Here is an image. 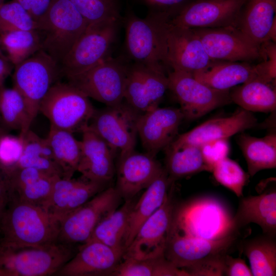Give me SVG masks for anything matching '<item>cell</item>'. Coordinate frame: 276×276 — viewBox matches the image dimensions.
<instances>
[{
    "instance_id": "cell-1",
    "label": "cell",
    "mask_w": 276,
    "mask_h": 276,
    "mask_svg": "<svg viewBox=\"0 0 276 276\" xmlns=\"http://www.w3.org/2000/svg\"><path fill=\"white\" fill-rule=\"evenodd\" d=\"M233 217L228 205L220 198L198 196L176 204L168 234L207 240L238 235Z\"/></svg>"
},
{
    "instance_id": "cell-2",
    "label": "cell",
    "mask_w": 276,
    "mask_h": 276,
    "mask_svg": "<svg viewBox=\"0 0 276 276\" xmlns=\"http://www.w3.org/2000/svg\"><path fill=\"white\" fill-rule=\"evenodd\" d=\"M60 221L44 208L11 200L0 221V242L36 246L57 242Z\"/></svg>"
},
{
    "instance_id": "cell-3",
    "label": "cell",
    "mask_w": 276,
    "mask_h": 276,
    "mask_svg": "<svg viewBox=\"0 0 276 276\" xmlns=\"http://www.w3.org/2000/svg\"><path fill=\"white\" fill-rule=\"evenodd\" d=\"M166 17L148 14L138 17L130 9L122 18L125 38L124 55L129 61L150 68L166 72L169 67L166 58L165 24Z\"/></svg>"
},
{
    "instance_id": "cell-4",
    "label": "cell",
    "mask_w": 276,
    "mask_h": 276,
    "mask_svg": "<svg viewBox=\"0 0 276 276\" xmlns=\"http://www.w3.org/2000/svg\"><path fill=\"white\" fill-rule=\"evenodd\" d=\"M37 25L41 50L60 65L88 26L70 0H52Z\"/></svg>"
},
{
    "instance_id": "cell-5",
    "label": "cell",
    "mask_w": 276,
    "mask_h": 276,
    "mask_svg": "<svg viewBox=\"0 0 276 276\" xmlns=\"http://www.w3.org/2000/svg\"><path fill=\"white\" fill-rule=\"evenodd\" d=\"M63 243L12 246L0 242V269L8 276H47L56 274L73 257Z\"/></svg>"
},
{
    "instance_id": "cell-6",
    "label": "cell",
    "mask_w": 276,
    "mask_h": 276,
    "mask_svg": "<svg viewBox=\"0 0 276 276\" xmlns=\"http://www.w3.org/2000/svg\"><path fill=\"white\" fill-rule=\"evenodd\" d=\"M62 76L60 64L42 50L14 66L13 88L22 97L29 129L45 96Z\"/></svg>"
},
{
    "instance_id": "cell-7",
    "label": "cell",
    "mask_w": 276,
    "mask_h": 276,
    "mask_svg": "<svg viewBox=\"0 0 276 276\" xmlns=\"http://www.w3.org/2000/svg\"><path fill=\"white\" fill-rule=\"evenodd\" d=\"M122 19L89 25L60 64L65 77L82 73L112 57Z\"/></svg>"
},
{
    "instance_id": "cell-8",
    "label": "cell",
    "mask_w": 276,
    "mask_h": 276,
    "mask_svg": "<svg viewBox=\"0 0 276 276\" xmlns=\"http://www.w3.org/2000/svg\"><path fill=\"white\" fill-rule=\"evenodd\" d=\"M95 109L89 98L67 83L59 81L50 88L39 108L50 126L72 133L88 125Z\"/></svg>"
},
{
    "instance_id": "cell-9",
    "label": "cell",
    "mask_w": 276,
    "mask_h": 276,
    "mask_svg": "<svg viewBox=\"0 0 276 276\" xmlns=\"http://www.w3.org/2000/svg\"><path fill=\"white\" fill-rule=\"evenodd\" d=\"M129 62L124 55L110 57L82 73L66 78L69 84L88 98L112 106L124 100Z\"/></svg>"
},
{
    "instance_id": "cell-10",
    "label": "cell",
    "mask_w": 276,
    "mask_h": 276,
    "mask_svg": "<svg viewBox=\"0 0 276 276\" xmlns=\"http://www.w3.org/2000/svg\"><path fill=\"white\" fill-rule=\"evenodd\" d=\"M141 114L123 100L114 105L95 109L88 126L118 153L120 158L134 151Z\"/></svg>"
},
{
    "instance_id": "cell-11",
    "label": "cell",
    "mask_w": 276,
    "mask_h": 276,
    "mask_svg": "<svg viewBox=\"0 0 276 276\" xmlns=\"http://www.w3.org/2000/svg\"><path fill=\"white\" fill-rule=\"evenodd\" d=\"M168 89L174 95L184 119L194 120L232 102L229 90L211 88L196 80L193 75L179 71L168 73Z\"/></svg>"
},
{
    "instance_id": "cell-12",
    "label": "cell",
    "mask_w": 276,
    "mask_h": 276,
    "mask_svg": "<svg viewBox=\"0 0 276 276\" xmlns=\"http://www.w3.org/2000/svg\"><path fill=\"white\" fill-rule=\"evenodd\" d=\"M121 199L115 188L103 189L61 219L58 241L85 243L101 219L118 207Z\"/></svg>"
},
{
    "instance_id": "cell-13",
    "label": "cell",
    "mask_w": 276,
    "mask_h": 276,
    "mask_svg": "<svg viewBox=\"0 0 276 276\" xmlns=\"http://www.w3.org/2000/svg\"><path fill=\"white\" fill-rule=\"evenodd\" d=\"M192 29L213 61L247 62L264 57L262 45L254 43L237 27Z\"/></svg>"
},
{
    "instance_id": "cell-14",
    "label": "cell",
    "mask_w": 276,
    "mask_h": 276,
    "mask_svg": "<svg viewBox=\"0 0 276 276\" xmlns=\"http://www.w3.org/2000/svg\"><path fill=\"white\" fill-rule=\"evenodd\" d=\"M248 0H198L188 3L168 21L189 29L237 27Z\"/></svg>"
},
{
    "instance_id": "cell-15",
    "label": "cell",
    "mask_w": 276,
    "mask_h": 276,
    "mask_svg": "<svg viewBox=\"0 0 276 276\" xmlns=\"http://www.w3.org/2000/svg\"><path fill=\"white\" fill-rule=\"evenodd\" d=\"M172 185L162 205L140 227L122 259H145L164 255L176 205Z\"/></svg>"
},
{
    "instance_id": "cell-16",
    "label": "cell",
    "mask_w": 276,
    "mask_h": 276,
    "mask_svg": "<svg viewBox=\"0 0 276 276\" xmlns=\"http://www.w3.org/2000/svg\"><path fill=\"white\" fill-rule=\"evenodd\" d=\"M165 33L167 62L172 70L193 75L208 70L216 62L208 55L192 29L173 25L168 20Z\"/></svg>"
},
{
    "instance_id": "cell-17",
    "label": "cell",
    "mask_w": 276,
    "mask_h": 276,
    "mask_svg": "<svg viewBox=\"0 0 276 276\" xmlns=\"http://www.w3.org/2000/svg\"><path fill=\"white\" fill-rule=\"evenodd\" d=\"M168 89V74L129 62L124 100L143 113L158 106Z\"/></svg>"
},
{
    "instance_id": "cell-18",
    "label": "cell",
    "mask_w": 276,
    "mask_h": 276,
    "mask_svg": "<svg viewBox=\"0 0 276 276\" xmlns=\"http://www.w3.org/2000/svg\"><path fill=\"white\" fill-rule=\"evenodd\" d=\"M184 119L180 108L158 106L142 113L137 129L146 152L155 156L166 148L176 138L179 125Z\"/></svg>"
},
{
    "instance_id": "cell-19",
    "label": "cell",
    "mask_w": 276,
    "mask_h": 276,
    "mask_svg": "<svg viewBox=\"0 0 276 276\" xmlns=\"http://www.w3.org/2000/svg\"><path fill=\"white\" fill-rule=\"evenodd\" d=\"M238 235L218 240L168 234L164 255L176 267L183 269L194 263L227 254L237 241Z\"/></svg>"
},
{
    "instance_id": "cell-20",
    "label": "cell",
    "mask_w": 276,
    "mask_h": 276,
    "mask_svg": "<svg viewBox=\"0 0 276 276\" xmlns=\"http://www.w3.org/2000/svg\"><path fill=\"white\" fill-rule=\"evenodd\" d=\"M257 123L258 120L252 112L241 108L229 117L209 120L179 135L167 147L175 149L186 145L200 147L209 142L228 139L235 134L252 128L257 126Z\"/></svg>"
},
{
    "instance_id": "cell-21",
    "label": "cell",
    "mask_w": 276,
    "mask_h": 276,
    "mask_svg": "<svg viewBox=\"0 0 276 276\" xmlns=\"http://www.w3.org/2000/svg\"><path fill=\"white\" fill-rule=\"evenodd\" d=\"M123 254L100 242L89 240L56 273L61 276L111 275Z\"/></svg>"
},
{
    "instance_id": "cell-22",
    "label": "cell",
    "mask_w": 276,
    "mask_h": 276,
    "mask_svg": "<svg viewBox=\"0 0 276 276\" xmlns=\"http://www.w3.org/2000/svg\"><path fill=\"white\" fill-rule=\"evenodd\" d=\"M153 156L134 151L119 158L115 188L125 200L146 189L164 170Z\"/></svg>"
},
{
    "instance_id": "cell-23",
    "label": "cell",
    "mask_w": 276,
    "mask_h": 276,
    "mask_svg": "<svg viewBox=\"0 0 276 276\" xmlns=\"http://www.w3.org/2000/svg\"><path fill=\"white\" fill-rule=\"evenodd\" d=\"M81 133V154L77 171L87 179L106 184L114 174L117 153L88 125Z\"/></svg>"
},
{
    "instance_id": "cell-24",
    "label": "cell",
    "mask_w": 276,
    "mask_h": 276,
    "mask_svg": "<svg viewBox=\"0 0 276 276\" xmlns=\"http://www.w3.org/2000/svg\"><path fill=\"white\" fill-rule=\"evenodd\" d=\"M105 183L87 179L58 177L45 209L58 220L87 202L104 189Z\"/></svg>"
},
{
    "instance_id": "cell-25",
    "label": "cell",
    "mask_w": 276,
    "mask_h": 276,
    "mask_svg": "<svg viewBox=\"0 0 276 276\" xmlns=\"http://www.w3.org/2000/svg\"><path fill=\"white\" fill-rule=\"evenodd\" d=\"M259 225L263 234L276 236V192L272 190L257 196L241 197L233 217L235 230L249 223Z\"/></svg>"
},
{
    "instance_id": "cell-26",
    "label": "cell",
    "mask_w": 276,
    "mask_h": 276,
    "mask_svg": "<svg viewBox=\"0 0 276 276\" xmlns=\"http://www.w3.org/2000/svg\"><path fill=\"white\" fill-rule=\"evenodd\" d=\"M164 168L136 200L130 213L124 237L125 250L133 240L142 225L162 205L173 184Z\"/></svg>"
},
{
    "instance_id": "cell-27",
    "label": "cell",
    "mask_w": 276,
    "mask_h": 276,
    "mask_svg": "<svg viewBox=\"0 0 276 276\" xmlns=\"http://www.w3.org/2000/svg\"><path fill=\"white\" fill-rule=\"evenodd\" d=\"M276 0H249L237 27L251 41L261 46L270 41L275 23Z\"/></svg>"
},
{
    "instance_id": "cell-28",
    "label": "cell",
    "mask_w": 276,
    "mask_h": 276,
    "mask_svg": "<svg viewBox=\"0 0 276 276\" xmlns=\"http://www.w3.org/2000/svg\"><path fill=\"white\" fill-rule=\"evenodd\" d=\"M193 77L204 84L219 90L231 88L257 79L255 65L247 62L216 61L208 70L195 73Z\"/></svg>"
},
{
    "instance_id": "cell-29",
    "label": "cell",
    "mask_w": 276,
    "mask_h": 276,
    "mask_svg": "<svg viewBox=\"0 0 276 276\" xmlns=\"http://www.w3.org/2000/svg\"><path fill=\"white\" fill-rule=\"evenodd\" d=\"M236 141L247 163L249 176L253 177L262 170L275 168V133L257 137L242 132Z\"/></svg>"
},
{
    "instance_id": "cell-30",
    "label": "cell",
    "mask_w": 276,
    "mask_h": 276,
    "mask_svg": "<svg viewBox=\"0 0 276 276\" xmlns=\"http://www.w3.org/2000/svg\"><path fill=\"white\" fill-rule=\"evenodd\" d=\"M232 102L250 112L275 110V88L271 83L255 79L236 86L229 91Z\"/></svg>"
},
{
    "instance_id": "cell-31",
    "label": "cell",
    "mask_w": 276,
    "mask_h": 276,
    "mask_svg": "<svg viewBox=\"0 0 276 276\" xmlns=\"http://www.w3.org/2000/svg\"><path fill=\"white\" fill-rule=\"evenodd\" d=\"M135 201L134 198L125 200L122 206L106 215L96 226L88 240L100 242L124 254L129 216Z\"/></svg>"
},
{
    "instance_id": "cell-32",
    "label": "cell",
    "mask_w": 276,
    "mask_h": 276,
    "mask_svg": "<svg viewBox=\"0 0 276 276\" xmlns=\"http://www.w3.org/2000/svg\"><path fill=\"white\" fill-rule=\"evenodd\" d=\"M238 245L249 260L252 275H276V236L263 234Z\"/></svg>"
},
{
    "instance_id": "cell-33",
    "label": "cell",
    "mask_w": 276,
    "mask_h": 276,
    "mask_svg": "<svg viewBox=\"0 0 276 276\" xmlns=\"http://www.w3.org/2000/svg\"><path fill=\"white\" fill-rule=\"evenodd\" d=\"M23 138L24 150L17 169L31 167L51 175L63 177L47 138L39 137L30 129Z\"/></svg>"
},
{
    "instance_id": "cell-34",
    "label": "cell",
    "mask_w": 276,
    "mask_h": 276,
    "mask_svg": "<svg viewBox=\"0 0 276 276\" xmlns=\"http://www.w3.org/2000/svg\"><path fill=\"white\" fill-rule=\"evenodd\" d=\"M47 139L54 159L61 169L63 177L72 178L77 168L81 154V142L73 133L50 126Z\"/></svg>"
},
{
    "instance_id": "cell-35",
    "label": "cell",
    "mask_w": 276,
    "mask_h": 276,
    "mask_svg": "<svg viewBox=\"0 0 276 276\" xmlns=\"http://www.w3.org/2000/svg\"><path fill=\"white\" fill-rule=\"evenodd\" d=\"M165 150V169L172 183L199 172L209 171L199 146L186 145L175 149L167 147Z\"/></svg>"
},
{
    "instance_id": "cell-36",
    "label": "cell",
    "mask_w": 276,
    "mask_h": 276,
    "mask_svg": "<svg viewBox=\"0 0 276 276\" xmlns=\"http://www.w3.org/2000/svg\"><path fill=\"white\" fill-rule=\"evenodd\" d=\"M112 276H188L164 255L145 259H122Z\"/></svg>"
},
{
    "instance_id": "cell-37",
    "label": "cell",
    "mask_w": 276,
    "mask_h": 276,
    "mask_svg": "<svg viewBox=\"0 0 276 276\" xmlns=\"http://www.w3.org/2000/svg\"><path fill=\"white\" fill-rule=\"evenodd\" d=\"M41 43L37 30H16L0 35L1 47L14 66L41 50Z\"/></svg>"
},
{
    "instance_id": "cell-38",
    "label": "cell",
    "mask_w": 276,
    "mask_h": 276,
    "mask_svg": "<svg viewBox=\"0 0 276 276\" xmlns=\"http://www.w3.org/2000/svg\"><path fill=\"white\" fill-rule=\"evenodd\" d=\"M0 116L8 128L20 131L23 137L30 129L28 126V113L24 100L14 88H0Z\"/></svg>"
},
{
    "instance_id": "cell-39",
    "label": "cell",
    "mask_w": 276,
    "mask_h": 276,
    "mask_svg": "<svg viewBox=\"0 0 276 276\" xmlns=\"http://www.w3.org/2000/svg\"><path fill=\"white\" fill-rule=\"evenodd\" d=\"M58 177L44 174L17 187L11 191V200L26 202L45 209L54 181Z\"/></svg>"
},
{
    "instance_id": "cell-40",
    "label": "cell",
    "mask_w": 276,
    "mask_h": 276,
    "mask_svg": "<svg viewBox=\"0 0 276 276\" xmlns=\"http://www.w3.org/2000/svg\"><path fill=\"white\" fill-rule=\"evenodd\" d=\"M88 25L122 19L118 0H70Z\"/></svg>"
},
{
    "instance_id": "cell-41",
    "label": "cell",
    "mask_w": 276,
    "mask_h": 276,
    "mask_svg": "<svg viewBox=\"0 0 276 276\" xmlns=\"http://www.w3.org/2000/svg\"><path fill=\"white\" fill-rule=\"evenodd\" d=\"M220 184L233 192L237 197L243 196V190L249 177L240 165L228 157L217 163L212 172Z\"/></svg>"
},
{
    "instance_id": "cell-42",
    "label": "cell",
    "mask_w": 276,
    "mask_h": 276,
    "mask_svg": "<svg viewBox=\"0 0 276 276\" xmlns=\"http://www.w3.org/2000/svg\"><path fill=\"white\" fill-rule=\"evenodd\" d=\"M37 22L16 0L0 5V35L16 30H36Z\"/></svg>"
},
{
    "instance_id": "cell-43",
    "label": "cell",
    "mask_w": 276,
    "mask_h": 276,
    "mask_svg": "<svg viewBox=\"0 0 276 276\" xmlns=\"http://www.w3.org/2000/svg\"><path fill=\"white\" fill-rule=\"evenodd\" d=\"M24 138L5 132L0 135V168L9 177L17 169L24 150Z\"/></svg>"
},
{
    "instance_id": "cell-44",
    "label": "cell",
    "mask_w": 276,
    "mask_h": 276,
    "mask_svg": "<svg viewBox=\"0 0 276 276\" xmlns=\"http://www.w3.org/2000/svg\"><path fill=\"white\" fill-rule=\"evenodd\" d=\"M225 255H219L204 259L182 270L188 276L224 275V258Z\"/></svg>"
},
{
    "instance_id": "cell-45",
    "label": "cell",
    "mask_w": 276,
    "mask_h": 276,
    "mask_svg": "<svg viewBox=\"0 0 276 276\" xmlns=\"http://www.w3.org/2000/svg\"><path fill=\"white\" fill-rule=\"evenodd\" d=\"M200 147L209 172H212L217 163L227 157L230 150L227 139L213 140L202 145Z\"/></svg>"
},
{
    "instance_id": "cell-46",
    "label": "cell",
    "mask_w": 276,
    "mask_h": 276,
    "mask_svg": "<svg viewBox=\"0 0 276 276\" xmlns=\"http://www.w3.org/2000/svg\"><path fill=\"white\" fill-rule=\"evenodd\" d=\"M146 7L148 14L159 15L169 19L175 15L189 0H136Z\"/></svg>"
},
{
    "instance_id": "cell-47",
    "label": "cell",
    "mask_w": 276,
    "mask_h": 276,
    "mask_svg": "<svg viewBox=\"0 0 276 276\" xmlns=\"http://www.w3.org/2000/svg\"><path fill=\"white\" fill-rule=\"evenodd\" d=\"M266 60L255 65L257 79L268 83H273L276 78V48L275 42H266L262 45Z\"/></svg>"
},
{
    "instance_id": "cell-48",
    "label": "cell",
    "mask_w": 276,
    "mask_h": 276,
    "mask_svg": "<svg viewBox=\"0 0 276 276\" xmlns=\"http://www.w3.org/2000/svg\"><path fill=\"white\" fill-rule=\"evenodd\" d=\"M224 275L252 276V274L245 261L240 258H234L226 254L224 258Z\"/></svg>"
},
{
    "instance_id": "cell-49",
    "label": "cell",
    "mask_w": 276,
    "mask_h": 276,
    "mask_svg": "<svg viewBox=\"0 0 276 276\" xmlns=\"http://www.w3.org/2000/svg\"><path fill=\"white\" fill-rule=\"evenodd\" d=\"M10 200L9 178L0 168V221Z\"/></svg>"
},
{
    "instance_id": "cell-50",
    "label": "cell",
    "mask_w": 276,
    "mask_h": 276,
    "mask_svg": "<svg viewBox=\"0 0 276 276\" xmlns=\"http://www.w3.org/2000/svg\"><path fill=\"white\" fill-rule=\"evenodd\" d=\"M52 0H33L30 15L36 22L45 14Z\"/></svg>"
},
{
    "instance_id": "cell-51",
    "label": "cell",
    "mask_w": 276,
    "mask_h": 276,
    "mask_svg": "<svg viewBox=\"0 0 276 276\" xmlns=\"http://www.w3.org/2000/svg\"><path fill=\"white\" fill-rule=\"evenodd\" d=\"M14 66L8 59L0 57V88L4 86V83L11 74Z\"/></svg>"
},
{
    "instance_id": "cell-52",
    "label": "cell",
    "mask_w": 276,
    "mask_h": 276,
    "mask_svg": "<svg viewBox=\"0 0 276 276\" xmlns=\"http://www.w3.org/2000/svg\"><path fill=\"white\" fill-rule=\"evenodd\" d=\"M0 57L3 58H4V59H8L6 55L4 53L2 48L1 47V45H0Z\"/></svg>"
},
{
    "instance_id": "cell-53",
    "label": "cell",
    "mask_w": 276,
    "mask_h": 276,
    "mask_svg": "<svg viewBox=\"0 0 276 276\" xmlns=\"http://www.w3.org/2000/svg\"><path fill=\"white\" fill-rule=\"evenodd\" d=\"M0 276H8V275L4 270L0 269Z\"/></svg>"
},
{
    "instance_id": "cell-54",
    "label": "cell",
    "mask_w": 276,
    "mask_h": 276,
    "mask_svg": "<svg viewBox=\"0 0 276 276\" xmlns=\"http://www.w3.org/2000/svg\"><path fill=\"white\" fill-rule=\"evenodd\" d=\"M5 132H6V131L3 128L0 127V135Z\"/></svg>"
},
{
    "instance_id": "cell-55",
    "label": "cell",
    "mask_w": 276,
    "mask_h": 276,
    "mask_svg": "<svg viewBox=\"0 0 276 276\" xmlns=\"http://www.w3.org/2000/svg\"><path fill=\"white\" fill-rule=\"evenodd\" d=\"M4 0H0V5L4 3Z\"/></svg>"
}]
</instances>
